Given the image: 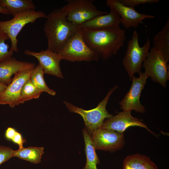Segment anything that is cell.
I'll use <instances>...</instances> for the list:
<instances>
[{"mask_svg": "<svg viewBox=\"0 0 169 169\" xmlns=\"http://www.w3.org/2000/svg\"><path fill=\"white\" fill-rule=\"evenodd\" d=\"M139 74L138 78L133 77L130 89L119 103L120 108L124 110H134L141 113L145 112V108L141 103L140 98L149 76L145 72H141Z\"/></svg>", "mask_w": 169, "mask_h": 169, "instance_id": "30bf717a", "label": "cell"}, {"mask_svg": "<svg viewBox=\"0 0 169 169\" xmlns=\"http://www.w3.org/2000/svg\"><path fill=\"white\" fill-rule=\"evenodd\" d=\"M11 141L13 143L17 145L19 148L23 147V144L26 142V140L24 138L21 133L17 131L14 135Z\"/></svg>", "mask_w": 169, "mask_h": 169, "instance_id": "4316f807", "label": "cell"}, {"mask_svg": "<svg viewBox=\"0 0 169 169\" xmlns=\"http://www.w3.org/2000/svg\"><path fill=\"white\" fill-rule=\"evenodd\" d=\"M7 85L4 83L0 82V95H1L6 89Z\"/></svg>", "mask_w": 169, "mask_h": 169, "instance_id": "f1b7e54d", "label": "cell"}, {"mask_svg": "<svg viewBox=\"0 0 169 169\" xmlns=\"http://www.w3.org/2000/svg\"><path fill=\"white\" fill-rule=\"evenodd\" d=\"M0 13L4 14H8L9 13L7 10L0 5Z\"/></svg>", "mask_w": 169, "mask_h": 169, "instance_id": "f546056e", "label": "cell"}, {"mask_svg": "<svg viewBox=\"0 0 169 169\" xmlns=\"http://www.w3.org/2000/svg\"><path fill=\"white\" fill-rule=\"evenodd\" d=\"M43 147H23L16 150H13V156L25 160L33 164H38L41 161L44 153Z\"/></svg>", "mask_w": 169, "mask_h": 169, "instance_id": "ffe728a7", "label": "cell"}, {"mask_svg": "<svg viewBox=\"0 0 169 169\" xmlns=\"http://www.w3.org/2000/svg\"><path fill=\"white\" fill-rule=\"evenodd\" d=\"M0 5L13 16L26 11L35 10L36 8L31 0H0Z\"/></svg>", "mask_w": 169, "mask_h": 169, "instance_id": "d6986e66", "label": "cell"}, {"mask_svg": "<svg viewBox=\"0 0 169 169\" xmlns=\"http://www.w3.org/2000/svg\"><path fill=\"white\" fill-rule=\"evenodd\" d=\"M131 112L130 111L123 110L118 112L116 115L106 119L100 128L123 133L127 128L130 126H139L146 129L156 136L139 119L132 116L131 115Z\"/></svg>", "mask_w": 169, "mask_h": 169, "instance_id": "4fadbf2b", "label": "cell"}, {"mask_svg": "<svg viewBox=\"0 0 169 169\" xmlns=\"http://www.w3.org/2000/svg\"><path fill=\"white\" fill-rule=\"evenodd\" d=\"M13 151L9 147L0 146V165L13 157Z\"/></svg>", "mask_w": 169, "mask_h": 169, "instance_id": "d4e9b609", "label": "cell"}, {"mask_svg": "<svg viewBox=\"0 0 169 169\" xmlns=\"http://www.w3.org/2000/svg\"><path fill=\"white\" fill-rule=\"evenodd\" d=\"M68 3L61 8L67 20L79 26L97 16L106 14V12L98 10L91 0H67Z\"/></svg>", "mask_w": 169, "mask_h": 169, "instance_id": "52a82bcc", "label": "cell"}, {"mask_svg": "<svg viewBox=\"0 0 169 169\" xmlns=\"http://www.w3.org/2000/svg\"><path fill=\"white\" fill-rule=\"evenodd\" d=\"M118 87V86L116 85L110 89L98 105L91 110H85L66 101H64V102L70 112L78 114L82 117L84 121L85 128L90 136L101 127L105 119L113 116L107 110L106 106L110 96Z\"/></svg>", "mask_w": 169, "mask_h": 169, "instance_id": "3957f363", "label": "cell"}, {"mask_svg": "<svg viewBox=\"0 0 169 169\" xmlns=\"http://www.w3.org/2000/svg\"><path fill=\"white\" fill-rule=\"evenodd\" d=\"M152 44V48L160 52L168 62L169 61V18L162 30L154 37Z\"/></svg>", "mask_w": 169, "mask_h": 169, "instance_id": "ac0fdd59", "label": "cell"}, {"mask_svg": "<svg viewBox=\"0 0 169 169\" xmlns=\"http://www.w3.org/2000/svg\"><path fill=\"white\" fill-rule=\"evenodd\" d=\"M17 131L15 128L11 127H8L5 131V137L9 141H11L14 135Z\"/></svg>", "mask_w": 169, "mask_h": 169, "instance_id": "83f0119b", "label": "cell"}, {"mask_svg": "<svg viewBox=\"0 0 169 169\" xmlns=\"http://www.w3.org/2000/svg\"><path fill=\"white\" fill-rule=\"evenodd\" d=\"M106 4L118 14L120 17V23L127 29L137 28L144 19L154 17V16L140 13L134 8L125 6L119 0H107Z\"/></svg>", "mask_w": 169, "mask_h": 169, "instance_id": "7c38bea8", "label": "cell"}, {"mask_svg": "<svg viewBox=\"0 0 169 169\" xmlns=\"http://www.w3.org/2000/svg\"><path fill=\"white\" fill-rule=\"evenodd\" d=\"M42 92L32 83L30 78L24 84L21 93V103L33 99H37Z\"/></svg>", "mask_w": 169, "mask_h": 169, "instance_id": "603a6c76", "label": "cell"}, {"mask_svg": "<svg viewBox=\"0 0 169 169\" xmlns=\"http://www.w3.org/2000/svg\"><path fill=\"white\" fill-rule=\"evenodd\" d=\"M167 63L160 52L152 48L148 52L142 66L144 72L152 81L165 88L169 79V66Z\"/></svg>", "mask_w": 169, "mask_h": 169, "instance_id": "ba28073f", "label": "cell"}, {"mask_svg": "<svg viewBox=\"0 0 169 169\" xmlns=\"http://www.w3.org/2000/svg\"><path fill=\"white\" fill-rule=\"evenodd\" d=\"M34 68L26 69L14 74L11 82L0 95V105L8 104L11 107L14 108L21 103L22 88L30 78Z\"/></svg>", "mask_w": 169, "mask_h": 169, "instance_id": "8fae6325", "label": "cell"}, {"mask_svg": "<svg viewBox=\"0 0 169 169\" xmlns=\"http://www.w3.org/2000/svg\"><path fill=\"white\" fill-rule=\"evenodd\" d=\"M44 29L48 43L47 49L58 53L79 28L68 21L60 8L54 9L47 15Z\"/></svg>", "mask_w": 169, "mask_h": 169, "instance_id": "7a4b0ae2", "label": "cell"}, {"mask_svg": "<svg viewBox=\"0 0 169 169\" xmlns=\"http://www.w3.org/2000/svg\"><path fill=\"white\" fill-rule=\"evenodd\" d=\"M82 29L86 44L103 60L116 54L124 46L126 38L125 30L119 27L95 30Z\"/></svg>", "mask_w": 169, "mask_h": 169, "instance_id": "6da1fadb", "label": "cell"}, {"mask_svg": "<svg viewBox=\"0 0 169 169\" xmlns=\"http://www.w3.org/2000/svg\"><path fill=\"white\" fill-rule=\"evenodd\" d=\"M123 169H158L148 157L138 153L129 155L124 159Z\"/></svg>", "mask_w": 169, "mask_h": 169, "instance_id": "e0dca14e", "label": "cell"}, {"mask_svg": "<svg viewBox=\"0 0 169 169\" xmlns=\"http://www.w3.org/2000/svg\"><path fill=\"white\" fill-rule=\"evenodd\" d=\"M24 53L26 55L33 56L38 60L44 74L63 78L60 66V62L62 59L58 53L47 49L38 52L26 50Z\"/></svg>", "mask_w": 169, "mask_h": 169, "instance_id": "5bb4252c", "label": "cell"}, {"mask_svg": "<svg viewBox=\"0 0 169 169\" xmlns=\"http://www.w3.org/2000/svg\"><path fill=\"white\" fill-rule=\"evenodd\" d=\"M44 74L43 68L38 64L33 69L30 79L34 85L42 93L45 92L54 96L56 94V92L47 85L44 77Z\"/></svg>", "mask_w": 169, "mask_h": 169, "instance_id": "7402d4cb", "label": "cell"}, {"mask_svg": "<svg viewBox=\"0 0 169 169\" xmlns=\"http://www.w3.org/2000/svg\"><path fill=\"white\" fill-rule=\"evenodd\" d=\"M9 39L8 36L0 30V63L12 57L13 52L8 50L9 46L5 42L6 40Z\"/></svg>", "mask_w": 169, "mask_h": 169, "instance_id": "cb8c5ba5", "label": "cell"}, {"mask_svg": "<svg viewBox=\"0 0 169 169\" xmlns=\"http://www.w3.org/2000/svg\"><path fill=\"white\" fill-rule=\"evenodd\" d=\"M139 35L136 31L133 32L132 38L128 43L125 55L122 60L124 67L130 80L135 73H141L142 63L146 59L150 47V41L147 38L143 46L138 43Z\"/></svg>", "mask_w": 169, "mask_h": 169, "instance_id": "277c9868", "label": "cell"}, {"mask_svg": "<svg viewBox=\"0 0 169 169\" xmlns=\"http://www.w3.org/2000/svg\"><path fill=\"white\" fill-rule=\"evenodd\" d=\"M95 150L113 152L121 149L124 145V136L115 131L99 128L90 136Z\"/></svg>", "mask_w": 169, "mask_h": 169, "instance_id": "9c48e42d", "label": "cell"}, {"mask_svg": "<svg viewBox=\"0 0 169 169\" xmlns=\"http://www.w3.org/2000/svg\"><path fill=\"white\" fill-rule=\"evenodd\" d=\"M58 53L62 60L73 62L98 61L99 59L97 55L84 42L81 28L77 30Z\"/></svg>", "mask_w": 169, "mask_h": 169, "instance_id": "5b68a950", "label": "cell"}, {"mask_svg": "<svg viewBox=\"0 0 169 169\" xmlns=\"http://www.w3.org/2000/svg\"><path fill=\"white\" fill-rule=\"evenodd\" d=\"M125 6L134 8L136 6L141 4H149L157 3L159 0H119Z\"/></svg>", "mask_w": 169, "mask_h": 169, "instance_id": "484cf974", "label": "cell"}, {"mask_svg": "<svg viewBox=\"0 0 169 169\" xmlns=\"http://www.w3.org/2000/svg\"><path fill=\"white\" fill-rule=\"evenodd\" d=\"M120 18L117 12L110 8L109 13L95 17L79 25V28L90 30L119 27Z\"/></svg>", "mask_w": 169, "mask_h": 169, "instance_id": "9a60e30c", "label": "cell"}, {"mask_svg": "<svg viewBox=\"0 0 169 169\" xmlns=\"http://www.w3.org/2000/svg\"><path fill=\"white\" fill-rule=\"evenodd\" d=\"M84 142V151L86 161L82 169H97V164L100 162L91 140L90 136L84 128L82 131Z\"/></svg>", "mask_w": 169, "mask_h": 169, "instance_id": "44dd1931", "label": "cell"}, {"mask_svg": "<svg viewBox=\"0 0 169 169\" xmlns=\"http://www.w3.org/2000/svg\"><path fill=\"white\" fill-rule=\"evenodd\" d=\"M35 67L34 63L18 61L12 57L0 63V82L8 85L11 82L13 74L24 69Z\"/></svg>", "mask_w": 169, "mask_h": 169, "instance_id": "2e32d148", "label": "cell"}, {"mask_svg": "<svg viewBox=\"0 0 169 169\" xmlns=\"http://www.w3.org/2000/svg\"><path fill=\"white\" fill-rule=\"evenodd\" d=\"M47 17L42 11L30 10L17 14L10 20L0 21V30L8 36L11 41L9 50L13 52H18L17 37L26 24L33 23L39 18Z\"/></svg>", "mask_w": 169, "mask_h": 169, "instance_id": "8992f818", "label": "cell"}]
</instances>
